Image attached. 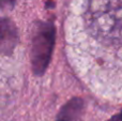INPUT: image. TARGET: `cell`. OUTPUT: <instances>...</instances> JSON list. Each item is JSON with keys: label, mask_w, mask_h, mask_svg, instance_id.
<instances>
[{"label": "cell", "mask_w": 122, "mask_h": 121, "mask_svg": "<svg viewBox=\"0 0 122 121\" xmlns=\"http://www.w3.org/2000/svg\"><path fill=\"white\" fill-rule=\"evenodd\" d=\"M56 30L51 21H38L33 27L31 38V60L32 71L41 76L48 68L55 46Z\"/></svg>", "instance_id": "cell-2"}, {"label": "cell", "mask_w": 122, "mask_h": 121, "mask_svg": "<svg viewBox=\"0 0 122 121\" xmlns=\"http://www.w3.org/2000/svg\"><path fill=\"white\" fill-rule=\"evenodd\" d=\"M85 102L81 98H73L60 108L56 121H84Z\"/></svg>", "instance_id": "cell-3"}, {"label": "cell", "mask_w": 122, "mask_h": 121, "mask_svg": "<svg viewBox=\"0 0 122 121\" xmlns=\"http://www.w3.org/2000/svg\"><path fill=\"white\" fill-rule=\"evenodd\" d=\"M84 20L88 31L105 43L122 41V0H86Z\"/></svg>", "instance_id": "cell-1"}, {"label": "cell", "mask_w": 122, "mask_h": 121, "mask_svg": "<svg viewBox=\"0 0 122 121\" xmlns=\"http://www.w3.org/2000/svg\"><path fill=\"white\" fill-rule=\"evenodd\" d=\"M17 43V31L14 24L8 18L1 20V50L3 54L12 51Z\"/></svg>", "instance_id": "cell-4"}, {"label": "cell", "mask_w": 122, "mask_h": 121, "mask_svg": "<svg viewBox=\"0 0 122 121\" xmlns=\"http://www.w3.org/2000/svg\"><path fill=\"white\" fill-rule=\"evenodd\" d=\"M107 121H122V118H121V115H120V113H118V114H116L115 116H112L110 119H108Z\"/></svg>", "instance_id": "cell-6"}, {"label": "cell", "mask_w": 122, "mask_h": 121, "mask_svg": "<svg viewBox=\"0 0 122 121\" xmlns=\"http://www.w3.org/2000/svg\"><path fill=\"white\" fill-rule=\"evenodd\" d=\"M15 1L16 0H1V6L2 9L4 8H13V5H14Z\"/></svg>", "instance_id": "cell-5"}]
</instances>
